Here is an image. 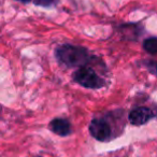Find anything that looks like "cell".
<instances>
[{
    "label": "cell",
    "mask_w": 157,
    "mask_h": 157,
    "mask_svg": "<svg viewBox=\"0 0 157 157\" xmlns=\"http://www.w3.org/2000/svg\"><path fill=\"white\" fill-rule=\"evenodd\" d=\"M48 128L53 133L59 136V137H68L72 133V126L69 121L66 118H54L48 124Z\"/></svg>",
    "instance_id": "obj_5"
},
{
    "label": "cell",
    "mask_w": 157,
    "mask_h": 157,
    "mask_svg": "<svg viewBox=\"0 0 157 157\" xmlns=\"http://www.w3.org/2000/svg\"><path fill=\"white\" fill-rule=\"evenodd\" d=\"M60 0H33V2L35 6L42 8H54L59 3Z\"/></svg>",
    "instance_id": "obj_7"
},
{
    "label": "cell",
    "mask_w": 157,
    "mask_h": 157,
    "mask_svg": "<svg viewBox=\"0 0 157 157\" xmlns=\"http://www.w3.org/2000/svg\"><path fill=\"white\" fill-rule=\"evenodd\" d=\"M15 1H18V2L22 3H29L30 1H33V0H15Z\"/></svg>",
    "instance_id": "obj_9"
},
{
    "label": "cell",
    "mask_w": 157,
    "mask_h": 157,
    "mask_svg": "<svg viewBox=\"0 0 157 157\" xmlns=\"http://www.w3.org/2000/svg\"><path fill=\"white\" fill-rule=\"evenodd\" d=\"M55 57L59 63L67 68H81L90 66L96 57L90 55L87 48L80 45L65 43L55 48Z\"/></svg>",
    "instance_id": "obj_1"
},
{
    "label": "cell",
    "mask_w": 157,
    "mask_h": 157,
    "mask_svg": "<svg viewBox=\"0 0 157 157\" xmlns=\"http://www.w3.org/2000/svg\"><path fill=\"white\" fill-rule=\"evenodd\" d=\"M156 117L153 110L146 107H137L132 109L128 114V121L133 126H142L150 122L152 118Z\"/></svg>",
    "instance_id": "obj_4"
},
{
    "label": "cell",
    "mask_w": 157,
    "mask_h": 157,
    "mask_svg": "<svg viewBox=\"0 0 157 157\" xmlns=\"http://www.w3.org/2000/svg\"><path fill=\"white\" fill-rule=\"evenodd\" d=\"M143 48L148 54H157V37L146 38L143 41Z\"/></svg>",
    "instance_id": "obj_6"
},
{
    "label": "cell",
    "mask_w": 157,
    "mask_h": 157,
    "mask_svg": "<svg viewBox=\"0 0 157 157\" xmlns=\"http://www.w3.org/2000/svg\"><path fill=\"white\" fill-rule=\"evenodd\" d=\"M90 133L94 139L100 142H107L112 138V129L110 124L103 118H94L90 123Z\"/></svg>",
    "instance_id": "obj_3"
},
{
    "label": "cell",
    "mask_w": 157,
    "mask_h": 157,
    "mask_svg": "<svg viewBox=\"0 0 157 157\" xmlns=\"http://www.w3.org/2000/svg\"><path fill=\"white\" fill-rule=\"evenodd\" d=\"M72 78L78 85L88 90H100L105 86V78H101L90 66L78 68L72 74Z\"/></svg>",
    "instance_id": "obj_2"
},
{
    "label": "cell",
    "mask_w": 157,
    "mask_h": 157,
    "mask_svg": "<svg viewBox=\"0 0 157 157\" xmlns=\"http://www.w3.org/2000/svg\"><path fill=\"white\" fill-rule=\"evenodd\" d=\"M153 69H154V72H153V73H154L155 75L157 76V63H153Z\"/></svg>",
    "instance_id": "obj_8"
}]
</instances>
